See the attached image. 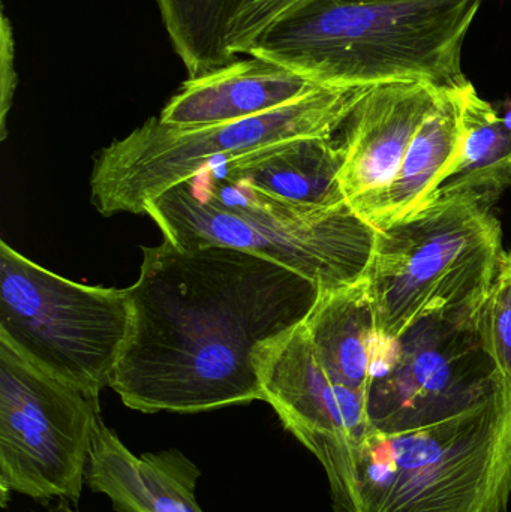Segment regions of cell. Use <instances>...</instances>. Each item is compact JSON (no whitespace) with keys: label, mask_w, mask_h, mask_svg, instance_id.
Segmentation results:
<instances>
[{"label":"cell","mask_w":511,"mask_h":512,"mask_svg":"<svg viewBox=\"0 0 511 512\" xmlns=\"http://www.w3.org/2000/svg\"><path fill=\"white\" fill-rule=\"evenodd\" d=\"M131 331L110 387L144 414H197L263 400L254 349L299 324L320 288L237 249L143 248L126 288Z\"/></svg>","instance_id":"cell-1"},{"label":"cell","mask_w":511,"mask_h":512,"mask_svg":"<svg viewBox=\"0 0 511 512\" xmlns=\"http://www.w3.org/2000/svg\"><path fill=\"white\" fill-rule=\"evenodd\" d=\"M348 2H407V0H348Z\"/></svg>","instance_id":"cell-23"},{"label":"cell","mask_w":511,"mask_h":512,"mask_svg":"<svg viewBox=\"0 0 511 512\" xmlns=\"http://www.w3.org/2000/svg\"><path fill=\"white\" fill-rule=\"evenodd\" d=\"M465 87L441 92L390 185L357 213L378 231L422 209L455 167L461 152Z\"/></svg>","instance_id":"cell-15"},{"label":"cell","mask_w":511,"mask_h":512,"mask_svg":"<svg viewBox=\"0 0 511 512\" xmlns=\"http://www.w3.org/2000/svg\"><path fill=\"white\" fill-rule=\"evenodd\" d=\"M17 72H15V48L12 26L2 11V29H0V140L6 138V119L12 107Z\"/></svg>","instance_id":"cell-21"},{"label":"cell","mask_w":511,"mask_h":512,"mask_svg":"<svg viewBox=\"0 0 511 512\" xmlns=\"http://www.w3.org/2000/svg\"><path fill=\"white\" fill-rule=\"evenodd\" d=\"M38 512H80L77 510V507L75 505H72L69 501H63V499H60V502H57V504L50 505V507L45 508L44 511H38Z\"/></svg>","instance_id":"cell-22"},{"label":"cell","mask_w":511,"mask_h":512,"mask_svg":"<svg viewBox=\"0 0 511 512\" xmlns=\"http://www.w3.org/2000/svg\"><path fill=\"white\" fill-rule=\"evenodd\" d=\"M200 469L182 451L132 453L102 418L93 433L86 484L116 512H203L195 498Z\"/></svg>","instance_id":"cell-12"},{"label":"cell","mask_w":511,"mask_h":512,"mask_svg":"<svg viewBox=\"0 0 511 512\" xmlns=\"http://www.w3.org/2000/svg\"><path fill=\"white\" fill-rule=\"evenodd\" d=\"M511 188V113L503 114L473 84L462 99L458 161L435 194L474 195L489 203Z\"/></svg>","instance_id":"cell-17"},{"label":"cell","mask_w":511,"mask_h":512,"mask_svg":"<svg viewBox=\"0 0 511 512\" xmlns=\"http://www.w3.org/2000/svg\"><path fill=\"white\" fill-rule=\"evenodd\" d=\"M369 89L321 86L269 113L200 128H174L152 117L99 153L92 204L107 218L143 215L147 201L207 168L287 141L333 137Z\"/></svg>","instance_id":"cell-6"},{"label":"cell","mask_w":511,"mask_h":512,"mask_svg":"<svg viewBox=\"0 0 511 512\" xmlns=\"http://www.w3.org/2000/svg\"><path fill=\"white\" fill-rule=\"evenodd\" d=\"M441 92L422 81L378 84L351 111L341 129L344 164L339 180L354 212L390 185Z\"/></svg>","instance_id":"cell-11"},{"label":"cell","mask_w":511,"mask_h":512,"mask_svg":"<svg viewBox=\"0 0 511 512\" xmlns=\"http://www.w3.org/2000/svg\"><path fill=\"white\" fill-rule=\"evenodd\" d=\"M131 319L126 289L72 282L0 242V340L47 375L99 399Z\"/></svg>","instance_id":"cell-7"},{"label":"cell","mask_w":511,"mask_h":512,"mask_svg":"<svg viewBox=\"0 0 511 512\" xmlns=\"http://www.w3.org/2000/svg\"><path fill=\"white\" fill-rule=\"evenodd\" d=\"M254 364L263 400L324 468L333 512L347 504L357 447L374 427L369 394L333 378L315 355L302 322L258 343Z\"/></svg>","instance_id":"cell-10"},{"label":"cell","mask_w":511,"mask_h":512,"mask_svg":"<svg viewBox=\"0 0 511 512\" xmlns=\"http://www.w3.org/2000/svg\"><path fill=\"white\" fill-rule=\"evenodd\" d=\"M483 0H317L270 27L246 56L291 69L317 86L422 81L471 83L462 69L468 30Z\"/></svg>","instance_id":"cell-2"},{"label":"cell","mask_w":511,"mask_h":512,"mask_svg":"<svg viewBox=\"0 0 511 512\" xmlns=\"http://www.w3.org/2000/svg\"><path fill=\"white\" fill-rule=\"evenodd\" d=\"M248 57L189 78L158 119L174 128L221 125L269 113L321 87L278 63Z\"/></svg>","instance_id":"cell-13"},{"label":"cell","mask_w":511,"mask_h":512,"mask_svg":"<svg viewBox=\"0 0 511 512\" xmlns=\"http://www.w3.org/2000/svg\"><path fill=\"white\" fill-rule=\"evenodd\" d=\"M98 399L47 375L0 340V493L77 507L86 484Z\"/></svg>","instance_id":"cell-8"},{"label":"cell","mask_w":511,"mask_h":512,"mask_svg":"<svg viewBox=\"0 0 511 512\" xmlns=\"http://www.w3.org/2000/svg\"><path fill=\"white\" fill-rule=\"evenodd\" d=\"M511 385L476 405L398 432L372 429L354 454L341 512H507Z\"/></svg>","instance_id":"cell-3"},{"label":"cell","mask_w":511,"mask_h":512,"mask_svg":"<svg viewBox=\"0 0 511 512\" xmlns=\"http://www.w3.org/2000/svg\"><path fill=\"white\" fill-rule=\"evenodd\" d=\"M242 0H158L165 30L189 78L230 65L228 29Z\"/></svg>","instance_id":"cell-18"},{"label":"cell","mask_w":511,"mask_h":512,"mask_svg":"<svg viewBox=\"0 0 511 512\" xmlns=\"http://www.w3.org/2000/svg\"><path fill=\"white\" fill-rule=\"evenodd\" d=\"M494 206L474 195L435 194L378 231L366 274L378 340L396 342L429 316L483 303L504 254Z\"/></svg>","instance_id":"cell-5"},{"label":"cell","mask_w":511,"mask_h":512,"mask_svg":"<svg viewBox=\"0 0 511 512\" xmlns=\"http://www.w3.org/2000/svg\"><path fill=\"white\" fill-rule=\"evenodd\" d=\"M143 215L177 248L248 252L300 274L320 291L365 279L378 234L350 204L297 206L212 170L147 201Z\"/></svg>","instance_id":"cell-4"},{"label":"cell","mask_w":511,"mask_h":512,"mask_svg":"<svg viewBox=\"0 0 511 512\" xmlns=\"http://www.w3.org/2000/svg\"><path fill=\"white\" fill-rule=\"evenodd\" d=\"M483 346L495 375L511 385V251L504 252L479 313Z\"/></svg>","instance_id":"cell-19"},{"label":"cell","mask_w":511,"mask_h":512,"mask_svg":"<svg viewBox=\"0 0 511 512\" xmlns=\"http://www.w3.org/2000/svg\"><path fill=\"white\" fill-rule=\"evenodd\" d=\"M342 164L344 147L333 135L264 147L207 170L297 206L338 207L348 204L339 180Z\"/></svg>","instance_id":"cell-14"},{"label":"cell","mask_w":511,"mask_h":512,"mask_svg":"<svg viewBox=\"0 0 511 512\" xmlns=\"http://www.w3.org/2000/svg\"><path fill=\"white\" fill-rule=\"evenodd\" d=\"M480 306L417 322L396 342L378 340L369 418L398 432L458 414L495 390L498 376L483 346Z\"/></svg>","instance_id":"cell-9"},{"label":"cell","mask_w":511,"mask_h":512,"mask_svg":"<svg viewBox=\"0 0 511 512\" xmlns=\"http://www.w3.org/2000/svg\"><path fill=\"white\" fill-rule=\"evenodd\" d=\"M317 0H242L228 29V47L234 56L249 48L270 29Z\"/></svg>","instance_id":"cell-20"},{"label":"cell","mask_w":511,"mask_h":512,"mask_svg":"<svg viewBox=\"0 0 511 512\" xmlns=\"http://www.w3.org/2000/svg\"><path fill=\"white\" fill-rule=\"evenodd\" d=\"M315 355L342 384L369 394L378 360V337L365 279L320 291L302 321Z\"/></svg>","instance_id":"cell-16"}]
</instances>
